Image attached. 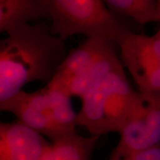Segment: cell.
I'll return each mask as SVG.
<instances>
[{"label":"cell","instance_id":"cell-3","mask_svg":"<svg viewBox=\"0 0 160 160\" xmlns=\"http://www.w3.org/2000/svg\"><path fill=\"white\" fill-rule=\"evenodd\" d=\"M53 35L66 41L74 36L99 38L119 45L131 33L104 0H45Z\"/></svg>","mask_w":160,"mask_h":160},{"label":"cell","instance_id":"cell-1","mask_svg":"<svg viewBox=\"0 0 160 160\" xmlns=\"http://www.w3.org/2000/svg\"><path fill=\"white\" fill-rule=\"evenodd\" d=\"M65 40L47 21L23 25L0 37V113L32 82L47 85L67 55Z\"/></svg>","mask_w":160,"mask_h":160},{"label":"cell","instance_id":"cell-13","mask_svg":"<svg viewBox=\"0 0 160 160\" xmlns=\"http://www.w3.org/2000/svg\"><path fill=\"white\" fill-rule=\"evenodd\" d=\"M157 1L158 16H159V22H160V0H157Z\"/></svg>","mask_w":160,"mask_h":160},{"label":"cell","instance_id":"cell-12","mask_svg":"<svg viewBox=\"0 0 160 160\" xmlns=\"http://www.w3.org/2000/svg\"><path fill=\"white\" fill-rule=\"evenodd\" d=\"M107 160H160V145L142 151L125 153H113Z\"/></svg>","mask_w":160,"mask_h":160},{"label":"cell","instance_id":"cell-4","mask_svg":"<svg viewBox=\"0 0 160 160\" xmlns=\"http://www.w3.org/2000/svg\"><path fill=\"white\" fill-rule=\"evenodd\" d=\"M113 45L102 39L87 38L68 52L46 85L80 99L109 73L123 67Z\"/></svg>","mask_w":160,"mask_h":160},{"label":"cell","instance_id":"cell-9","mask_svg":"<svg viewBox=\"0 0 160 160\" xmlns=\"http://www.w3.org/2000/svg\"><path fill=\"white\" fill-rule=\"evenodd\" d=\"M48 22L45 0H0V36L19 26Z\"/></svg>","mask_w":160,"mask_h":160},{"label":"cell","instance_id":"cell-7","mask_svg":"<svg viewBox=\"0 0 160 160\" xmlns=\"http://www.w3.org/2000/svg\"><path fill=\"white\" fill-rule=\"evenodd\" d=\"M119 133L113 153L142 151L160 145V93H140L137 108Z\"/></svg>","mask_w":160,"mask_h":160},{"label":"cell","instance_id":"cell-5","mask_svg":"<svg viewBox=\"0 0 160 160\" xmlns=\"http://www.w3.org/2000/svg\"><path fill=\"white\" fill-rule=\"evenodd\" d=\"M71 99L63 92L45 85L36 91L19 92L4 106L2 112L12 113L18 122L53 142L77 131V113Z\"/></svg>","mask_w":160,"mask_h":160},{"label":"cell","instance_id":"cell-11","mask_svg":"<svg viewBox=\"0 0 160 160\" xmlns=\"http://www.w3.org/2000/svg\"><path fill=\"white\" fill-rule=\"evenodd\" d=\"M112 13L125 16L143 25L159 22L157 0H104Z\"/></svg>","mask_w":160,"mask_h":160},{"label":"cell","instance_id":"cell-2","mask_svg":"<svg viewBox=\"0 0 160 160\" xmlns=\"http://www.w3.org/2000/svg\"><path fill=\"white\" fill-rule=\"evenodd\" d=\"M139 99L140 93L130 84L124 67L116 70L80 98L78 126L99 138L119 133L137 108Z\"/></svg>","mask_w":160,"mask_h":160},{"label":"cell","instance_id":"cell-6","mask_svg":"<svg viewBox=\"0 0 160 160\" xmlns=\"http://www.w3.org/2000/svg\"><path fill=\"white\" fill-rule=\"evenodd\" d=\"M119 59L142 93H160V28L151 36L131 32L118 45Z\"/></svg>","mask_w":160,"mask_h":160},{"label":"cell","instance_id":"cell-10","mask_svg":"<svg viewBox=\"0 0 160 160\" xmlns=\"http://www.w3.org/2000/svg\"><path fill=\"white\" fill-rule=\"evenodd\" d=\"M99 139L73 132L50 143L39 160H91Z\"/></svg>","mask_w":160,"mask_h":160},{"label":"cell","instance_id":"cell-8","mask_svg":"<svg viewBox=\"0 0 160 160\" xmlns=\"http://www.w3.org/2000/svg\"><path fill=\"white\" fill-rule=\"evenodd\" d=\"M49 144L19 122L0 121V160H39Z\"/></svg>","mask_w":160,"mask_h":160}]
</instances>
